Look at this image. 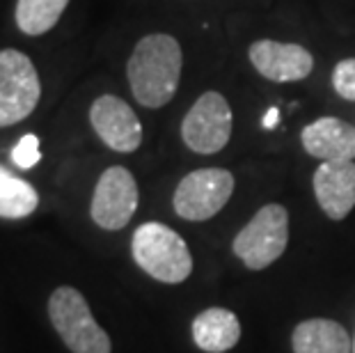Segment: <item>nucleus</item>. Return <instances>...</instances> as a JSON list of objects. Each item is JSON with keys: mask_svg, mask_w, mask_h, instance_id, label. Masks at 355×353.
<instances>
[{"mask_svg": "<svg viewBox=\"0 0 355 353\" xmlns=\"http://www.w3.org/2000/svg\"><path fill=\"white\" fill-rule=\"evenodd\" d=\"M49 317L71 353H110L108 333L96 324L85 296L73 287H58L49 298Z\"/></svg>", "mask_w": 355, "mask_h": 353, "instance_id": "7ed1b4c3", "label": "nucleus"}, {"mask_svg": "<svg viewBox=\"0 0 355 353\" xmlns=\"http://www.w3.org/2000/svg\"><path fill=\"white\" fill-rule=\"evenodd\" d=\"M314 195L332 221H344L355 207V161H328L314 172Z\"/></svg>", "mask_w": 355, "mask_h": 353, "instance_id": "9b49d317", "label": "nucleus"}, {"mask_svg": "<svg viewBox=\"0 0 355 353\" xmlns=\"http://www.w3.org/2000/svg\"><path fill=\"white\" fill-rule=\"evenodd\" d=\"M193 340L207 353H225L241 340L239 317L225 307H209L193 321Z\"/></svg>", "mask_w": 355, "mask_h": 353, "instance_id": "ddd939ff", "label": "nucleus"}, {"mask_svg": "<svg viewBox=\"0 0 355 353\" xmlns=\"http://www.w3.org/2000/svg\"><path fill=\"white\" fill-rule=\"evenodd\" d=\"M353 353H355V337H353Z\"/></svg>", "mask_w": 355, "mask_h": 353, "instance_id": "aec40b11", "label": "nucleus"}, {"mask_svg": "<svg viewBox=\"0 0 355 353\" xmlns=\"http://www.w3.org/2000/svg\"><path fill=\"white\" fill-rule=\"evenodd\" d=\"M234 193V177L223 168H202L193 170L179 182L172 207L179 218L193 223H202L214 218L227 205Z\"/></svg>", "mask_w": 355, "mask_h": 353, "instance_id": "423d86ee", "label": "nucleus"}, {"mask_svg": "<svg viewBox=\"0 0 355 353\" xmlns=\"http://www.w3.org/2000/svg\"><path fill=\"white\" fill-rule=\"evenodd\" d=\"M138 209V184L133 175L122 165H112L96 182L92 195V221L101 230H124Z\"/></svg>", "mask_w": 355, "mask_h": 353, "instance_id": "6e6552de", "label": "nucleus"}, {"mask_svg": "<svg viewBox=\"0 0 355 353\" xmlns=\"http://www.w3.org/2000/svg\"><path fill=\"white\" fill-rule=\"evenodd\" d=\"M332 87L346 101H355V58L339 60L332 71Z\"/></svg>", "mask_w": 355, "mask_h": 353, "instance_id": "f3484780", "label": "nucleus"}, {"mask_svg": "<svg viewBox=\"0 0 355 353\" xmlns=\"http://www.w3.org/2000/svg\"><path fill=\"white\" fill-rule=\"evenodd\" d=\"M250 62L263 78L273 83H293L307 78L314 69L312 53L300 44H286L275 40L254 42L250 51Z\"/></svg>", "mask_w": 355, "mask_h": 353, "instance_id": "9d476101", "label": "nucleus"}, {"mask_svg": "<svg viewBox=\"0 0 355 353\" xmlns=\"http://www.w3.org/2000/svg\"><path fill=\"white\" fill-rule=\"evenodd\" d=\"M305 152L321 163L355 161V126L339 117H319L300 133Z\"/></svg>", "mask_w": 355, "mask_h": 353, "instance_id": "f8f14e48", "label": "nucleus"}, {"mask_svg": "<svg viewBox=\"0 0 355 353\" xmlns=\"http://www.w3.org/2000/svg\"><path fill=\"white\" fill-rule=\"evenodd\" d=\"M89 122L105 147L119 154H131L142 142V124L133 108L115 94L99 96L89 108Z\"/></svg>", "mask_w": 355, "mask_h": 353, "instance_id": "1a4fd4ad", "label": "nucleus"}, {"mask_svg": "<svg viewBox=\"0 0 355 353\" xmlns=\"http://www.w3.org/2000/svg\"><path fill=\"white\" fill-rule=\"evenodd\" d=\"M42 161V152H40V138L35 133H28V136L21 138L12 149V163L21 170H30L35 168L37 163Z\"/></svg>", "mask_w": 355, "mask_h": 353, "instance_id": "a211bd4d", "label": "nucleus"}, {"mask_svg": "<svg viewBox=\"0 0 355 353\" xmlns=\"http://www.w3.org/2000/svg\"><path fill=\"white\" fill-rule=\"evenodd\" d=\"M277 122H279V110H277L275 106H273V108H268V110H266V115H263V119H261L263 129H275Z\"/></svg>", "mask_w": 355, "mask_h": 353, "instance_id": "6ab92c4d", "label": "nucleus"}, {"mask_svg": "<svg viewBox=\"0 0 355 353\" xmlns=\"http://www.w3.org/2000/svg\"><path fill=\"white\" fill-rule=\"evenodd\" d=\"M289 243V214L282 205H266L234 236V255L250 268L263 271L282 257Z\"/></svg>", "mask_w": 355, "mask_h": 353, "instance_id": "20e7f679", "label": "nucleus"}, {"mask_svg": "<svg viewBox=\"0 0 355 353\" xmlns=\"http://www.w3.org/2000/svg\"><path fill=\"white\" fill-rule=\"evenodd\" d=\"M181 138L195 154H218L232 138V108L220 92H204L181 122Z\"/></svg>", "mask_w": 355, "mask_h": 353, "instance_id": "0eeeda50", "label": "nucleus"}, {"mask_svg": "<svg viewBox=\"0 0 355 353\" xmlns=\"http://www.w3.org/2000/svg\"><path fill=\"white\" fill-rule=\"evenodd\" d=\"M133 259L147 275L165 284H179L193 273V257L186 241L163 223H145L131 241Z\"/></svg>", "mask_w": 355, "mask_h": 353, "instance_id": "f03ea898", "label": "nucleus"}, {"mask_svg": "<svg viewBox=\"0 0 355 353\" xmlns=\"http://www.w3.org/2000/svg\"><path fill=\"white\" fill-rule=\"evenodd\" d=\"M42 96V83L33 60L17 49L0 51V129L33 115Z\"/></svg>", "mask_w": 355, "mask_h": 353, "instance_id": "39448f33", "label": "nucleus"}, {"mask_svg": "<svg viewBox=\"0 0 355 353\" xmlns=\"http://www.w3.org/2000/svg\"><path fill=\"white\" fill-rule=\"evenodd\" d=\"M40 207V195L26 179L12 175L0 165V218L21 221Z\"/></svg>", "mask_w": 355, "mask_h": 353, "instance_id": "2eb2a0df", "label": "nucleus"}, {"mask_svg": "<svg viewBox=\"0 0 355 353\" xmlns=\"http://www.w3.org/2000/svg\"><path fill=\"white\" fill-rule=\"evenodd\" d=\"M184 53L172 35H147L135 44L126 64V76L135 101L145 108H163L172 101L179 80Z\"/></svg>", "mask_w": 355, "mask_h": 353, "instance_id": "f257e3e1", "label": "nucleus"}, {"mask_svg": "<svg viewBox=\"0 0 355 353\" xmlns=\"http://www.w3.org/2000/svg\"><path fill=\"white\" fill-rule=\"evenodd\" d=\"M293 353H353V340L342 324L332 319H307L291 337Z\"/></svg>", "mask_w": 355, "mask_h": 353, "instance_id": "4468645a", "label": "nucleus"}, {"mask_svg": "<svg viewBox=\"0 0 355 353\" xmlns=\"http://www.w3.org/2000/svg\"><path fill=\"white\" fill-rule=\"evenodd\" d=\"M69 0H17V26L28 37L46 35L58 26Z\"/></svg>", "mask_w": 355, "mask_h": 353, "instance_id": "dca6fc26", "label": "nucleus"}]
</instances>
